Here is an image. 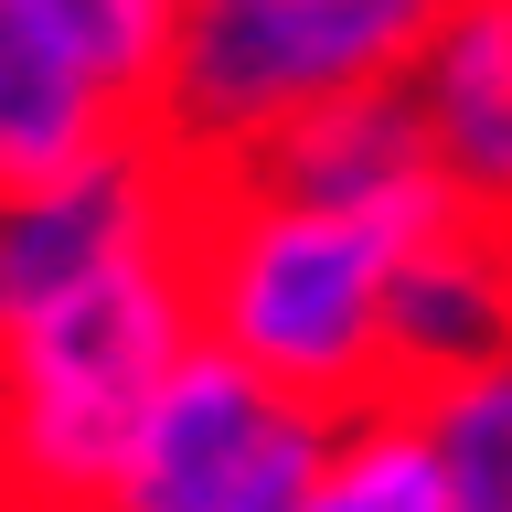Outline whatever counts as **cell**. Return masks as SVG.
<instances>
[{"mask_svg": "<svg viewBox=\"0 0 512 512\" xmlns=\"http://www.w3.org/2000/svg\"><path fill=\"white\" fill-rule=\"evenodd\" d=\"M299 512H448V459L438 427H427V395H363V406L331 416V448H320Z\"/></svg>", "mask_w": 512, "mask_h": 512, "instance_id": "obj_9", "label": "cell"}, {"mask_svg": "<svg viewBox=\"0 0 512 512\" xmlns=\"http://www.w3.org/2000/svg\"><path fill=\"white\" fill-rule=\"evenodd\" d=\"M395 256L406 246H384L374 224L299 203L267 171H192V310H203V342L331 416L363 406V395H395V342H384Z\"/></svg>", "mask_w": 512, "mask_h": 512, "instance_id": "obj_2", "label": "cell"}, {"mask_svg": "<svg viewBox=\"0 0 512 512\" xmlns=\"http://www.w3.org/2000/svg\"><path fill=\"white\" fill-rule=\"evenodd\" d=\"M438 11L448 0H182L150 139L192 171H235L342 96L406 86Z\"/></svg>", "mask_w": 512, "mask_h": 512, "instance_id": "obj_3", "label": "cell"}, {"mask_svg": "<svg viewBox=\"0 0 512 512\" xmlns=\"http://www.w3.org/2000/svg\"><path fill=\"white\" fill-rule=\"evenodd\" d=\"M22 11L150 128L160 75H171V43H182V0H22Z\"/></svg>", "mask_w": 512, "mask_h": 512, "instance_id": "obj_10", "label": "cell"}, {"mask_svg": "<svg viewBox=\"0 0 512 512\" xmlns=\"http://www.w3.org/2000/svg\"><path fill=\"white\" fill-rule=\"evenodd\" d=\"M128 128L139 118H128L118 96L96 86L22 0H0V203L64 182V171H86L96 150H118Z\"/></svg>", "mask_w": 512, "mask_h": 512, "instance_id": "obj_8", "label": "cell"}, {"mask_svg": "<svg viewBox=\"0 0 512 512\" xmlns=\"http://www.w3.org/2000/svg\"><path fill=\"white\" fill-rule=\"evenodd\" d=\"M384 342H395V384L406 395H438L459 374L512 363V224L448 214L438 235H416L395 256Z\"/></svg>", "mask_w": 512, "mask_h": 512, "instance_id": "obj_6", "label": "cell"}, {"mask_svg": "<svg viewBox=\"0 0 512 512\" xmlns=\"http://www.w3.org/2000/svg\"><path fill=\"white\" fill-rule=\"evenodd\" d=\"M0 512H22V502H11V480H0Z\"/></svg>", "mask_w": 512, "mask_h": 512, "instance_id": "obj_12", "label": "cell"}, {"mask_svg": "<svg viewBox=\"0 0 512 512\" xmlns=\"http://www.w3.org/2000/svg\"><path fill=\"white\" fill-rule=\"evenodd\" d=\"M427 427L448 459V512H512V363L438 384Z\"/></svg>", "mask_w": 512, "mask_h": 512, "instance_id": "obj_11", "label": "cell"}, {"mask_svg": "<svg viewBox=\"0 0 512 512\" xmlns=\"http://www.w3.org/2000/svg\"><path fill=\"white\" fill-rule=\"evenodd\" d=\"M406 96L427 107V139L459 182V214L512 224V0H448Z\"/></svg>", "mask_w": 512, "mask_h": 512, "instance_id": "obj_7", "label": "cell"}, {"mask_svg": "<svg viewBox=\"0 0 512 512\" xmlns=\"http://www.w3.org/2000/svg\"><path fill=\"white\" fill-rule=\"evenodd\" d=\"M192 214L0 320V480L22 512H107L160 384L192 363Z\"/></svg>", "mask_w": 512, "mask_h": 512, "instance_id": "obj_1", "label": "cell"}, {"mask_svg": "<svg viewBox=\"0 0 512 512\" xmlns=\"http://www.w3.org/2000/svg\"><path fill=\"white\" fill-rule=\"evenodd\" d=\"M235 171H267L288 182L299 203H331V214L374 224L384 246H416V235H438L459 214V182H448L438 139H427V107L406 86H374V96H342V107H320V118L278 128L256 160Z\"/></svg>", "mask_w": 512, "mask_h": 512, "instance_id": "obj_5", "label": "cell"}, {"mask_svg": "<svg viewBox=\"0 0 512 512\" xmlns=\"http://www.w3.org/2000/svg\"><path fill=\"white\" fill-rule=\"evenodd\" d=\"M320 448H331V406L192 342V363L139 416L107 512H299Z\"/></svg>", "mask_w": 512, "mask_h": 512, "instance_id": "obj_4", "label": "cell"}]
</instances>
